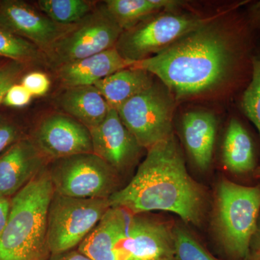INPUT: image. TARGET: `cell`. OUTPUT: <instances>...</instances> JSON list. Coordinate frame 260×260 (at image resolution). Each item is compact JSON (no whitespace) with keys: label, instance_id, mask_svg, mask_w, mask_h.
Here are the masks:
<instances>
[{"label":"cell","instance_id":"cell-30","mask_svg":"<svg viewBox=\"0 0 260 260\" xmlns=\"http://www.w3.org/2000/svg\"><path fill=\"white\" fill-rule=\"evenodd\" d=\"M246 20L253 32H260V0L246 3Z\"/></svg>","mask_w":260,"mask_h":260},{"label":"cell","instance_id":"cell-34","mask_svg":"<svg viewBox=\"0 0 260 260\" xmlns=\"http://www.w3.org/2000/svg\"><path fill=\"white\" fill-rule=\"evenodd\" d=\"M244 260H260V254L250 252Z\"/></svg>","mask_w":260,"mask_h":260},{"label":"cell","instance_id":"cell-24","mask_svg":"<svg viewBox=\"0 0 260 260\" xmlns=\"http://www.w3.org/2000/svg\"><path fill=\"white\" fill-rule=\"evenodd\" d=\"M252 54L251 79L243 90L240 109L243 115L255 126L260 138V47Z\"/></svg>","mask_w":260,"mask_h":260},{"label":"cell","instance_id":"cell-16","mask_svg":"<svg viewBox=\"0 0 260 260\" xmlns=\"http://www.w3.org/2000/svg\"><path fill=\"white\" fill-rule=\"evenodd\" d=\"M216 128V119L208 112H189L183 117L182 131L186 149L195 165L201 170H206L211 164Z\"/></svg>","mask_w":260,"mask_h":260},{"label":"cell","instance_id":"cell-14","mask_svg":"<svg viewBox=\"0 0 260 260\" xmlns=\"http://www.w3.org/2000/svg\"><path fill=\"white\" fill-rule=\"evenodd\" d=\"M49 162L30 138H20L10 145L0 154V197L13 198Z\"/></svg>","mask_w":260,"mask_h":260},{"label":"cell","instance_id":"cell-12","mask_svg":"<svg viewBox=\"0 0 260 260\" xmlns=\"http://www.w3.org/2000/svg\"><path fill=\"white\" fill-rule=\"evenodd\" d=\"M0 26L35 44L43 54L68 28L19 0L0 1Z\"/></svg>","mask_w":260,"mask_h":260},{"label":"cell","instance_id":"cell-22","mask_svg":"<svg viewBox=\"0 0 260 260\" xmlns=\"http://www.w3.org/2000/svg\"><path fill=\"white\" fill-rule=\"evenodd\" d=\"M37 5L48 18L62 26L79 23L94 10L92 2L85 0H39Z\"/></svg>","mask_w":260,"mask_h":260},{"label":"cell","instance_id":"cell-4","mask_svg":"<svg viewBox=\"0 0 260 260\" xmlns=\"http://www.w3.org/2000/svg\"><path fill=\"white\" fill-rule=\"evenodd\" d=\"M260 216V184L241 185L228 179L218 184L215 196L214 230L228 260H244Z\"/></svg>","mask_w":260,"mask_h":260},{"label":"cell","instance_id":"cell-36","mask_svg":"<svg viewBox=\"0 0 260 260\" xmlns=\"http://www.w3.org/2000/svg\"><path fill=\"white\" fill-rule=\"evenodd\" d=\"M164 260H175V259H174V256H172V257L167 258V259H165Z\"/></svg>","mask_w":260,"mask_h":260},{"label":"cell","instance_id":"cell-18","mask_svg":"<svg viewBox=\"0 0 260 260\" xmlns=\"http://www.w3.org/2000/svg\"><path fill=\"white\" fill-rule=\"evenodd\" d=\"M126 210L111 207L77 249L91 260H117L115 246L124 229Z\"/></svg>","mask_w":260,"mask_h":260},{"label":"cell","instance_id":"cell-11","mask_svg":"<svg viewBox=\"0 0 260 260\" xmlns=\"http://www.w3.org/2000/svg\"><path fill=\"white\" fill-rule=\"evenodd\" d=\"M32 141L49 160L83 153H93L90 130L64 114H52L41 121Z\"/></svg>","mask_w":260,"mask_h":260},{"label":"cell","instance_id":"cell-17","mask_svg":"<svg viewBox=\"0 0 260 260\" xmlns=\"http://www.w3.org/2000/svg\"><path fill=\"white\" fill-rule=\"evenodd\" d=\"M224 167L236 175L254 174L257 168L256 145L243 121L233 117L227 126L223 143Z\"/></svg>","mask_w":260,"mask_h":260},{"label":"cell","instance_id":"cell-10","mask_svg":"<svg viewBox=\"0 0 260 260\" xmlns=\"http://www.w3.org/2000/svg\"><path fill=\"white\" fill-rule=\"evenodd\" d=\"M172 229L145 213L126 210L125 225L115 246L116 259L164 260L174 256Z\"/></svg>","mask_w":260,"mask_h":260},{"label":"cell","instance_id":"cell-23","mask_svg":"<svg viewBox=\"0 0 260 260\" xmlns=\"http://www.w3.org/2000/svg\"><path fill=\"white\" fill-rule=\"evenodd\" d=\"M43 54L35 44L0 26V57L28 64L40 60Z\"/></svg>","mask_w":260,"mask_h":260},{"label":"cell","instance_id":"cell-9","mask_svg":"<svg viewBox=\"0 0 260 260\" xmlns=\"http://www.w3.org/2000/svg\"><path fill=\"white\" fill-rule=\"evenodd\" d=\"M174 109L172 94L153 83L116 111L138 144L148 150L174 134Z\"/></svg>","mask_w":260,"mask_h":260},{"label":"cell","instance_id":"cell-13","mask_svg":"<svg viewBox=\"0 0 260 260\" xmlns=\"http://www.w3.org/2000/svg\"><path fill=\"white\" fill-rule=\"evenodd\" d=\"M90 132L93 153L119 175L136 162L143 148L112 108L102 124Z\"/></svg>","mask_w":260,"mask_h":260},{"label":"cell","instance_id":"cell-31","mask_svg":"<svg viewBox=\"0 0 260 260\" xmlns=\"http://www.w3.org/2000/svg\"><path fill=\"white\" fill-rule=\"evenodd\" d=\"M11 209V198L0 197V237L8 224Z\"/></svg>","mask_w":260,"mask_h":260},{"label":"cell","instance_id":"cell-28","mask_svg":"<svg viewBox=\"0 0 260 260\" xmlns=\"http://www.w3.org/2000/svg\"><path fill=\"white\" fill-rule=\"evenodd\" d=\"M22 138L21 131L14 121L0 116V154Z\"/></svg>","mask_w":260,"mask_h":260},{"label":"cell","instance_id":"cell-29","mask_svg":"<svg viewBox=\"0 0 260 260\" xmlns=\"http://www.w3.org/2000/svg\"><path fill=\"white\" fill-rule=\"evenodd\" d=\"M32 95L21 83L10 87L5 95L3 104L7 107L21 108L28 105Z\"/></svg>","mask_w":260,"mask_h":260},{"label":"cell","instance_id":"cell-25","mask_svg":"<svg viewBox=\"0 0 260 260\" xmlns=\"http://www.w3.org/2000/svg\"><path fill=\"white\" fill-rule=\"evenodd\" d=\"M173 256L175 260H220L180 225L173 226Z\"/></svg>","mask_w":260,"mask_h":260},{"label":"cell","instance_id":"cell-6","mask_svg":"<svg viewBox=\"0 0 260 260\" xmlns=\"http://www.w3.org/2000/svg\"><path fill=\"white\" fill-rule=\"evenodd\" d=\"M47 170L54 192L80 199H109L119 190V174L93 153L51 160Z\"/></svg>","mask_w":260,"mask_h":260},{"label":"cell","instance_id":"cell-3","mask_svg":"<svg viewBox=\"0 0 260 260\" xmlns=\"http://www.w3.org/2000/svg\"><path fill=\"white\" fill-rule=\"evenodd\" d=\"M54 194L46 168L11 198L9 220L0 237V260L49 259L48 211Z\"/></svg>","mask_w":260,"mask_h":260},{"label":"cell","instance_id":"cell-2","mask_svg":"<svg viewBox=\"0 0 260 260\" xmlns=\"http://www.w3.org/2000/svg\"><path fill=\"white\" fill-rule=\"evenodd\" d=\"M111 207L133 214L170 212L197 225L204 213L203 188L190 177L173 134L148 149L129 184L109 198Z\"/></svg>","mask_w":260,"mask_h":260},{"label":"cell","instance_id":"cell-27","mask_svg":"<svg viewBox=\"0 0 260 260\" xmlns=\"http://www.w3.org/2000/svg\"><path fill=\"white\" fill-rule=\"evenodd\" d=\"M21 84L34 96H42L49 91L50 80L42 72H31L23 76Z\"/></svg>","mask_w":260,"mask_h":260},{"label":"cell","instance_id":"cell-21","mask_svg":"<svg viewBox=\"0 0 260 260\" xmlns=\"http://www.w3.org/2000/svg\"><path fill=\"white\" fill-rule=\"evenodd\" d=\"M173 0H107L104 5L108 13L124 30L138 25L140 20L162 9L180 5Z\"/></svg>","mask_w":260,"mask_h":260},{"label":"cell","instance_id":"cell-20","mask_svg":"<svg viewBox=\"0 0 260 260\" xmlns=\"http://www.w3.org/2000/svg\"><path fill=\"white\" fill-rule=\"evenodd\" d=\"M153 78L145 70L130 67L97 82L94 86L109 107L117 110L131 98L150 88L154 83Z\"/></svg>","mask_w":260,"mask_h":260},{"label":"cell","instance_id":"cell-1","mask_svg":"<svg viewBox=\"0 0 260 260\" xmlns=\"http://www.w3.org/2000/svg\"><path fill=\"white\" fill-rule=\"evenodd\" d=\"M253 32L246 18L228 31L210 23L131 67L157 77L176 99L203 93L229 80H250Z\"/></svg>","mask_w":260,"mask_h":260},{"label":"cell","instance_id":"cell-7","mask_svg":"<svg viewBox=\"0 0 260 260\" xmlns=\"http://www.w3.org/2000/svg\"><path fill=\"white\" fill-rule=\"evenodd\" d=\"M110 208L109 199H80L54 192L47 220L51 255L78 247Z\"/></svg>","mask_w":260,"mask_h":260},{"label":"cell","instance_id":"cell-33","mask_svg":"<svg viewBox=\"0 0 260 260\" xmlns=\"http://www.w3.org/2000/svg\"><path fill=\"white\" fill-rule=\"evenodd\" d=\"M250 252L260 254V216L255 232L251 239Z\"/></svg>","mask_w":260,"mask_h":260},{"label":"cell","instance_id":"cell-26","mask_svg":"<svg viewBox=\"0 0 260 260\" xmlns=\"http://www.w3.org/2000/svg\"><path fill=\"white\" fill-rule=\"evenodd\" d=\"M28 64L8 60L0 63V105L10 87L18 83Z\"/></svg>","mask_w":260,"mask_h":260},{"label":"cell","instance_id":"cell-5","mask_svg":"<svg viewBox=\"0 0 260 260\" xmlns=\"http://www.w3.org/2000/svg\"><path fill=\"white\" fill-rule=\"evenodd\" d=\"M246 3L247 1L234 3L220 14L204 18L169 13L158 15L124 30L115 47L119 54L128 60H143L170 47L191 32L213 23L220 15L239 9Z\"/></svg>","mask_w":260,"mask_h":260},{"label":"cell","instance_id":"cell-15","mask_svg":"<svg viewBox=\"0 0 260 260\" xmlns=\"http://www.w3.org/2000/svg\"><path fill=\"white\" fill-rule=\"evenodd\" d=\"M135 61L126 59L116 47L67 63L56 68L57 78L64 88L94 85L119 70L130 68Z\"/></svg>","mask_w":260,"mask_h":260},{"label":"cell","instance_id":"cell-19","mask_svg":"<svg viewBox=\"0 0 260 260\" xmlns=\"http://www.w3.org/2000/svg\"><path fill=\"white\" fill-rule=\"evenodd\" d=\"M59 102L65 112L89 130L100 125L110 109L94 85L65 88Z\"/></svg>","mask_w":260,"mask_h":260},{"label":"cell","instance_id":"cell-35","mask_svg":"<svg viewBox=\"0 0 260 260\" xmlns=\"http://www.w3.org/2000/svg\"><path fill=\"white\" fill-rule=\"evenodd\" d=\"M253 177L255 178L256 179H259V180H260V166L256 168V170L254 171V174H253Z\"/></svg>","mask_w":260,"mask_h":260},{"label":"cell","instance_id":"cell-8","mask_svg":"<svg viewBox=\"0 0 260 260\" xmlns=\"http://www.w3.org/2000/svg\"><path fill=\"white\" fill-rule=\"evenodd\" d=\"M123 31L103 5L79 23L68 27L44 54L56 69L115 47Z\"/></svg>","mask_w":260,"mask_h":260},{"label":"cell","instance_id":"cell-32","mask_svg":"<svg viewBox=\"0 0 260 260\" xmlns=\"http://www.w3.org/2000/svg\"><path fill=\"white\" fill-rule=\"evenodd\" d=\"M48 260H91L78 249H73L61 253V254L51 255Z\"/></svg>","mask_w":260,"mask_h":260}]
</instances>
